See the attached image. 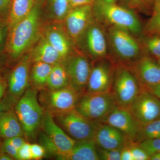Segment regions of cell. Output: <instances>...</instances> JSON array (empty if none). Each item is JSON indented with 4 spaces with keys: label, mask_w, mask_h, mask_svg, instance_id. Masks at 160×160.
<instances>
[{
    "label": "cell",
    "mask_w": 160,
    "mask_h": 160,
    "mask_svg": "<svg viewBox=\"0 0 160 160\" xmlns=\"http://www.w3.org/2000/svg\"><path fill=\"white\" fill-rule=\"evenodd\" d=\"M157 61L158 62L159 64V65H160V59H158L157 60Z\"/></svg>",
    "instance_id": "cell-50"
},
{
    "label": "cell",
    "mask_w": 160,
    "mask_h": 160,
    "mask_svg": "<svg viewBox=\"0 0 160 160\" xmlns=\"http://www.w3.org/2000/svg\"><path fill=\"white\" fill-rule=\"evenodd\" d=\"M141 90L139 83L128 66H117L111 92L117 106L128 109Z\"/></svg>",
    "instance_id": "cell-7"
},
{
    "label": "cell",
    "mask_w": 160,
    "mask_h": 160,
    "mask_svg": "<svg viewBox=\"0 0 160 160\" xmlns=\"http://www.w3.org/2000/svg\"><path fill=\"white\" fill-rule=\"evenodd\" d=\"M52 114L58 125L75 141L93 138L98 122L87 118L75 109Z\"/></svg>",
    "instance_id": "cell-6"
},
{
    "label": "cell",
    "mask_w": 160,
    "mask_h": 160,
    "mask_svg": "<svg viewBox=\"0 0 160 160\" xmlns=\"http://www.w3.org/2000/svg\"><path fill=\"white\" fill-rule=\"evenodd\" d=\"M107 40L103 25L94 18L77 44L79 45L92 59L97 61L107 58Z\"/></svg>",
    "instance_id": "cell-9"
},
{
    "label": "cell",
    "mask_w": 160,
    "mask_h": 160,
    "mask_svg": "<svg viewBox=\"0 0 160 160\" xmlns=\"http://www.w3.org/2000/svg\"><path fill=\"white\" fill-rule=\"evenodd\" d=\"M12 0H0V22L7 23Z\"/></svg>",
    "instance_id": "cell-34"
},
{
    "label": "cell",
    "mask_w": 160,
    "mask_h": 160,
    "mask_svg": "<svg viewBox=\"0 0 160 160\" xmlns=\"http://www.w3.org/2000/svg\"><path fill=\"white\" fill-rule=\"evenodd\" d=\"M60 160H99L98 147L93 139L77 141L70 151L63 153Z\"/></svg>",
    "instance_id": "cell-21"
},
{
    "label": "cell",
    "mask_w": 160,
    "mask_h": 160,
    "mask_svg": "<svg viewBox=\"0 0 160 160\" xmlns=\"http://www.w3.org/2000/svg\"><path fill=\"white\" fill-rule=\"evenodd\" d=\"M9 28L7 22H0V51L6 45Z\"/></svg>",
    "instance_id": "cell-37"
},
{
    "label": "cell",
    "mask_w": 160,
    "mask_h": 160,
    "mask_svg": "<svg viewBox=\"0 0 160 160\" xmlns=\"http://www.w3.org/2000/svg\"><path fill=\"white\" fill-rule=\"evenodd\" d=\"M160 6V0H155V6Z\"/></svg>",
    "instance_id": "cell-49"
},
{
    "label": "cell",
    "mask_w": 160,
    "mask_h": 160,
    "mask_svg": "<svg viewBox=\"0 0 160 160\" xmlns=\"http://www.w3.org/2000/svg\"></svg>",
    "instance_id": "cell-51"
},
{
    "label": "cell",
    "mask_w": 160,
    "mask_h": 160,
    "mask_svg": "<svg viewBox=\"0 0 160 160\" xmlns=\"http://www.w3.org/2000/svg\"><path fill=\"white\" fill-rule=\"evenodd\" d=\"M8 62V58L0 51V73L2 72L3 70L6 68Z\"/></svg>",
    "instance_id": "cell-43"
},
{
    "label": "cell",
    "mask_w": 160,
    "mask_h": 160,
    "mask_svg": "<svg viewBox=\"0 0 160 160\" xmlns=\"http://www.w3.org/2000/svg\"><path fill=\"white\" fill-rule=\"evenodd\" d=\"M117 106L111 92L85 93L75 109L89 120L102 122Z\"/></svg>",
    "instance_id": "cell-5"
},
{
    "label": "cell",
    "mask_w": 160,
    "mask_h": 160,
    "mask_svg": "<svg viewBox=\"0 0 160 160\" xmlns=\"http://www.w3.org/2000/svg\"><path fill=\"white\" fill-rule=\"evenodd\" d=\"M146 0H131V2L134 6H139L142 5Z\"/></svg>",
    "instance_id": "cell-47"
},
{
    "label": "cell",
    "mask_w": 160,
    "mask_h": 160,
    "mask_svg": "<svg viewBox=\"0 0 160 160\" xmlns=\"http://www.w3.org/2000/svg\"><path fill=\"white\" fill-rule=\"evenodd\" d=\"M102 1L106 3H114L116 0H102Z\"/></svg>",
    "instance_id": "cell-48"
},
{
    "label": "cell",
    "mask_w": 160,
    "mask_h": 160,
    "mask_svg": "<svg viewBox=\"0 0 160 160\" xmlns=\"http://www.w3.org/2000/svg\"><path fill=\"white\" fill-rule=\"evenodd\" d=\"M14 160L11 156L7 154L6 152L0 150V160Z\"/></svg>",
    "instance_id": "cell-45"
},
{
    "label": "cell",
    "mask_w": 160,
    "mask_h": 160,
    "mask_svg": "<svg viewBox=\"0 0 160 160\" xmlns=\"http://www.w3.org/2000/svg\"><path fill=\"white\" fill-rule=\"evenodd\" d=\"M102 122L119 130L129 141L134 142L140 125L129 109L117 106Z\"/></svg>",
    "instance_id": "cell-17"
},
{
    "label": "cell",
    "mask_w": 160,
    "mask_h": 160,
    "mask_svg": "<svg viewBox=\"0 0 160 160\" xmlns=\"http://www.w3.org/2000/svg\"><path fill=\"white\" fill-rule=\"evenodd\" d=\"M31 151L32 159L33 160H40L46 156V149L41 144L36 143L31 144Z\"/></svg>",
    "instance_id": "cell-35"
},
{
    "label": "cell",
    "mask_w": 160,
    "mask_h": 160,
    "mask_svg": "<svg viewBox=\"0 0 160 160\" xmlns=\"http://www.w3.org/2000/svg\"><path fill=\"white\" fill-rule=\"evenodd\" d=\"M2 73H0V100L2 99L6 96L8 88L7 78Z\"/></svg>",
    "instance_id": "cell-40"
},
{
    "label": "cell",
    "mask_w": 160,
    "mask_h": 160,
    "mask_svg": "<svg viewBox=\"0 0 160 160\" xmlns=\"http://www.w3.org/2000/svg\"><path fill=\"white\" fill-rule=\"evenodd\" d=\"M4 140H6L7 142L11 144L18 150L26 142L24 138H23V136L15 137L9 138L5 139Z\"/></svg>",
    "instance_id": "cell-39"
},
{
    "label": "cell",
    "mask_w": 160,
    "mask_h": 160,
    "mask_svg": "<svg viewBox=\"0 0 160 160\" xmlns=\"http://www.w3.org/2000/svg\"><path fill=\"white\" fill-rule=\"evenodd\" d=\"M32 62H42L52 66L62 63L64 58L42 36L29 53Z\"/></svg>",
    "instance_id": "cell-20"
},
{
    "label": "cell",
    "mask_w": 160,
    "mask_h": 160,
    "mask_svg": "<svg viewBox=\"0 0 160 160\" xmlns=\"http://www.w3.org/2000/svg\"><path fill=\"white\" fill-rule=\"evenodd\" d=\"M35 0H12L7 20L9 29L30 13L35 5Z\"/></svg>",
    "instance_id": "cell-23"
},
{
    "label": "cell",
    "mask_w": 160,
    "mask_h": 160,
    "mask_svg": "<svg viewBox=\"0 0 160 160\" xmlns=\"http://www.w3.org/2000/svg\"><path fill=\"white\" fill-rule=\"evenodd\" d=\"M128 109L140 125H145L160 118V99L141 88Z\"/></svg>",
    "instance_id": "cell-11"
},
{
    "label": "cell",
    "mask_w": 160,
    "mask_h": 160,
    "mask_svg": "<svg viewBox=\"0 0 160 160\" xmlns=\"http://www.w3.org/2000/svg\"><path fill=\"white\" fill-rule=\"evenodd\" d=\"M59 23L46 26L42 36L65 59L74 52V43L67 33L64 26Z\"/></svg>",
    "instance_id": "cell-19"
},
{
    "label": "cell",
    "mask_w": 160,
    "mask_h": 160,
    "mask_svg": "<svg viewBox=\"0 0 160 160\" xmlns=\"http://www.w3.org/2000/svg\"><path fill=\"white\" fill-rule=\"evenodd\" d=\"M92 9L94 18L102 25L125 29L135 36L142 34L143 28L140 20L130 9L102 0L96 1Z\"/></svg>",
    "instance_id": "cell-3"
},
{
    "label": "cell",
    "mask_w": 160,
    "mask_h": 160,
    "mask_svg": "<svg viewBox=\"0 0 160 160\" xmlns=\"http://www.w3.org/2000/svg\"><path fill=\"white\" fill-rule=\"evenodd\" d=\"M149 160H160V152L152 155L149 158Z\"/></svg>",
    "instance_id": "cell-46"
},
{
    "label": "cell",
    "mask_w": 160,
    "mask_h": 160,
    "mask_svg": "<svg viewBox=\"0 0 160 160\" xmlns=\"http://www.w3.org/2000/svg\"><path fill=\"white\" fill-rule=\"evenodd\" d=\"M62 64L68 75L69 85L82 95L84 94L92 67L88 58L81 52L74 51Z\"/></svg>",
    "instance_id": "cell-10"
},
{
    "label": "cell",
    "mask_w": 160,
    "mask_h": 160,
    "mask_svg": "<svg viewBox=\"0 0 160 160\" xmlns=\"http://www.w3.org/2000/svg\"><path fill=\"white\" fill-rule=\"evenodd\" d=\"M160 99V83L158 85L146 89Z\"/></svg>",
    "instance_id": "cell-44"
},
{
    "label": "cell",
    "mask_w": 160,
    "mask_h": 160,
    "mask_svg": "<svg viewBox=\"0 0 160 160\" xmlns=\"http://www.w3.org/2000/svg\"><path fill=\"white\" fill-rule=\"evenodd\" d=\"M121 149H103L98 147L99 160H121Z\"/></svg>",
    "instance_id": "cell-31"
},
{
    "label": "cell",
    "mask_w": 160,
    "mask_h": 160,
    "mask_svg": "<svg viewBox=\"0 0 160 160\" xmlns=\"http://www.w3.org/2000/svg\"><path fill=\"white\" fill-rule=\"evenodd\" d=\"M69 85L68 75L62 64L53 66L47 80L46 88L50 90H58Z\"/></svg>",
    "instance_id": "cell-25"
},
{
    "label": "cell",
    "mask_w": 160,
    "mask_h": 160,
    "mask_svg": "<svg viewBox=\"0 0 160 160\" xmlns=\"http://www.w3.org/2000/svg\"><path fill=\"white\" fill-rule=\"evenodd\" d=\"M31 151V144L26 142L18 150V160H32Z\"/></svg>",
    "instance_id": "cell-33"
},
{
    "label": "cell",
    "mask_w": 160,
    "mask_h": 160,
    "mask_svg": "<svg viewBox=\"0 0 160 160\" xmlns=\"http://www.w3.org/2000/svg\"><path fill=\"white\" fill-rule=\"evenodd\" d=\"M16 103L6 94L2 99L0 100V115L4 111L14 107Z\"/></svg>",
    "instance_id": "cell-38"
},
{
    "label": "cell",
    "mask_w": 160,
    "mask_h": 160,
    "mask_svg": "<svg viewBox=\"0 0 160 160\" xmlns=\"http://www.w3.org/2000/svg\"><path fill=\"white\" fill-rule=\"evenodd\" d=\"M92 5L72 8L64 21V27L74 43H77L81 36L93 19Z\"/></svg>",
    "instance_id": "cell-16"
},
{
    "label": "cell",
    "mask_w": 160,
    "mask_h": 160,
    "mask_svg": "<svg viewBox=\"0 0 160 160\" xmlns=\"http://www.w3.org/2000/svg\"><path fill=\"white\" fill-rule=\"evenodd\" d=\"M142 35H160V6H155L151 18L143 28Z\"/></svg>",
    "instance_id": "cell-29"
},
{
    "label": "cell",
    "mask_w": 160,
    "mask_h": 160,
    "mask_svg": "<svg viewBox=\"0 0 160 160\" xmlns=\"http://www.w3.org/2000/svg\"><path fill=\"white\" fill-rule=\"evenodd\" d=\"M71 9L69 0H49V16L56 23L64 22Z\"/></svg>",
    "instance_id": "cell-26"
},
{
    "label": "cell",
    "mask_w": 160,
    "mask_h": 160,
    "mask_svg": "<svg viewBox=\"0 0 160 160\" xmlns=\"http://www.w3.org/2000/svg\"><path fill=\"white\" fill-rule=\"evenodd\" d=\"M142 49L157 60L160 59V35L142 36L139 39Z\"/></svg>",
    "instance_id": "cell-28"
},
{
    "label": "cell",
    "mask_w": 160,
    "mask_h": 160,
    "mask_svg": "<svg viewBox=\"0 0 160 160\" xmlns=\"http://www.w3.org/2000/svg\"><path fill=\"white\" fill-rule=\"evenodd\" d=\"M129 145L134 160H149V155L138 143L130 142Z\"/></svg>",
    "instance_id": "cell-32"
},
{
    "label": "cell",
    "mask_w": 160,
    "mask_h": 160,
    "mask_svg": "<svg viewBox=\"0 0 160 160\" xmlns=\"http://www.w3.org/2000/svg\"><path fill=\"white\" fill-rule=\"evenodd\" d=\"M32 63L29 53L24 55L18 61L7 78L6 94L16 102L30 86Z\"/></svg>",
    "instance_id": "cell-12"
},
{
    "label": "cell",
    "mask_w": 160,
    "mask_h": 160,
    "mask_svg": "<svg viewBox=\"0 0 160 160\" xmlns=\"http://www.w3.org/2000/svg\"><path fill=\"white\" fill-rule=\"evenodd\" d=\"M142 89H147L160 83V65L157 61L146 55L127 66Z\"/></svg>",
    "instance_id": "cell-14"
},
{
    "label": "cell",
    "mask_w": 160,
    "mask_h": 160,
    "mask_svg": "<svg viewBox=\"0 0 160 160\" xmlns=\"http://www.w3.org/2000/svg\"><path fill=\"white\" fill-rule=\"evenodd\" d=\"M96 62L92 67L85 93L111 92L115 69L114 65L107 58Z\"/></svg>",
    "instance_id": "cell-13"
},
{
    "label": "cell",
    "mask_w": 160,
    "mask_h": 160,
    "mask_svg": "<svg viewBox=\"0 0 160 160\" xmlns=\"http://www.w3.org/2000/svg\"><path fill=\"white\" fill-rule=\"evenodd\" d=\"M39 91L38 98L40 105L52 114L75 109L82 95L70 85L58 90L45 88Z\"/></svg>",
    "instance_id": "cell-8"
},
{
    "label": "cell",
    "mask_w": 160,
    "mask_h": 160,
    "mask_svg": "<svg viewBox=\"0 0 160 160\" xmlns=\"http://www.w3.org/2000/svg\"><path fill=\"white\" fill-rule=\"evenodd\" d=\"M38 94V90L30 86L14 106L24 136L29 142L36 139L44 114V109L39 102Z\"/></svg>",
    "instance_id": "cell-2"
},
{
    "label": "cell",
    "mask_w": 160,
    "mask_h": 160,
    "mask_svg": "<svg viewBox=\"0 0 160 160\" xmlns=\"http://www.w3.org/2000/svg\"><path fill=\"white\" fill-rule=\"evenodd\" d=\"M92 139L103 149H122L130 142L119 130L103 122L98 123Z\"/></svg>",
    "instance_id": "cell-18"
},
{
    "label": "cell",
    "mask_w": 160,
    "mask_h": 160,
    "mask_svg": "<svg viewBox=\"0 0 160 160\" xmlns=\"http://www.w3.org/2000/svg\"><path fill=\"white\" fill-rule=\"evenodd\" d=\"M69 2L70 7L72 9L85 5H92L94 0H69Z\"/></svg>",
    "instance_id": "cell-42"
},
{
    "label": "cell",
    "mask_w": 160,
    "mask_h": 160,
    "mask_svg": "<svg viewBox=\"0 0 160 160\" xmlns=\"http://www.w3.org/2000/svg\"><path fill=\"white\" fill-rule=\"evenodd\" d=\"M41 129L60 150L54 155V158L58 159L60 156L70 151L74 147L77 141L70 137L55 121L52 114L49 112L44 110Z\"/></svg>",
    "instance_id": "cell-15"
},
{
    "label": "cell",
    "mask_w": 160,
    "mask_h": 160,
    "mask_svg": "<svg viewBox=\"0 0 160 160\" xmlns=\"http://www.w3.org/2000/svg\"><path fill=\"white\" fill-rule=\"evenodd\" d=\"M24 136L14 107L0 115V138L5 139Z\"/></svg>",
    "instance_id": "cell-22"
},
{
    "label": "cell",
    "mask_w": 160,
    "mask_h": 160,
    "mask_svg": "<svg viewBox=\"0 0 160 160\" xmlns=\"http://www.w3.org/2000/svg\"><path fill=\"white\" fill-rule=\"evenodd\" d=\"M158 138H160V118L145 125H140L134 142Z\"/></svg>",
    "instance_id": "cell-27"
},
{
    "label": "cell",
    "mask_w": 160,
    "mask_h": 160,
    "mask_svg": "<svg viewBox=\"0 0 160 160\" xmlns=\"http://www.w3.org/2000/svg\"><path fill=\"white\" fill-rule=\"evenodd\" d=\"M0 150L11 156L14 160H18V149L6 140H4L0 145Z\"/></svg>",
    "instance_id": "cell-36"
},
{
    "label": "cell",
    "mask_w": 160,
    "mask_h": 160,
    "mask_svg": "<svg viewBox=\"0 0 160 160\" xmlns=\"http://www.w3.org/2000/svg\"><path fill=\"white\" fill-rule=\"evenodd\" d=\"M137 143L146 152L149 157L160 152V138L144 140Z\"/></svg>",
    "instance_id": "cell-30"
},
{
    "label": "cell",
    "mask_w": 160,
    "mask_h": 160,
    "mask_svg": "<svg viewBox=\"0 0 160 160\" xmlns=\"http://www.w3.org/2000/svg\"><path fill=\"white\" fill-rule=\"evenodd\" d=\"M107 36L116 57L123 65L129 66L143 55L139 41L127 30L109 26Z\"/></svg>",
    "instance_id": "cell-4"
},
{
    "label": "cell",
    "mask_w": 160,
    "mask_h": 160,
    "mask_svg": "<svg viewBox=\"0 0 160 160\" xmlns=\"http://www.w3.org/2000/svg\"><path fill=\"white\" fill-rule=\"evenodd\" d=\"M53 66L42 62L32 63L30 73L32 87L38 91L46 88L47 80Z\"/></svg>",
    "instance_id": "cell-24"
},
{
    "label": "cell",
    "mask_w": 160,
    "mask_h": 160,
    "mask_svg": "<svg viewBox=\"0 0 160 160\" xmlns=\"http://www.w3.org/2000/svg\"><path fill=\"white\" fill-rule=\"evenodd\" d=\"M41 14L39 8L33 6L26 18L9 29L5 48L8 59L18 61L41 37Z\"/></svg>",
    "instance_id": "cell-1"
},
{
    "label": "cell",
    "mask_w": 160,
    "mask_h": 160,
    "mask_svg": "<svg viewBox=\"0 0 160 160\" xmlns=\"http://www.w3.org/2000/svg\"><path fill=\"white\" fill-rule=\"evenodd\" d=\"M129 142L121 149V160H134L129 148Z\"/></svg>",
    "instance_id": "cell-41"
}]
</instances>
